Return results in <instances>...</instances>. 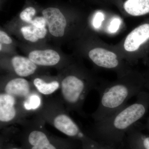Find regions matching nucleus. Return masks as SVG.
I'll use <instances>...</instances> for the list:
<instances>
[{
    "instance_id": "nucleus-1",
    "label": "nucleus",
    "mask_w": 149,
    "mask_h": 149,
    "mask_svg": "<svg viewBox=\"0 0 149 149\" xmlns=\"http://www.w3.org/2000/svg\"><path fill=\"white\" fill-rule=\"evenodd\" d=\"M136 97L133 103L95 121L91 137L118 148L123 146L126 133L145 116L149 109V92L142 91Z\"/></svg>"
},
{
    "instance_id": "nucleus-2",
    "label": "nucleus",
    "mask_w": 149,
    "mask_h": 149,
    "mask_svg": "<svg viewBox=\"0 0 149 149\" xmlns=\"http://www.w3.org/2000/svg\"><path fill=\"white\" fill-rule=\"evenodd\" d=\"M145 84L143 76L132 70L113 82L101 81L96 90L100 95V102L92 118L97 121L113 114L143 91Z\"/></svg>"
},
{
    "instance_id": "nucleus-3",
    "label": "nucleus",
    "mask_w": 149,
    "mask_h": 149,
    "mask_svg": "<svg viewBox=\"0 0 149 149\" xmlns=\"http://www.w3.org/2000/svg\"><path fill=\"white\" fill-rule=\"evenodd\" d=\"M68 111L60 99H43L42 106L34 114L62 133L82 143L93 139L83 132Z\"/></svg>"
},
{
    "instance_id": "nucleus-4",
    "label": "nucleus",
    "mask_w": 149,
    "mask_h": 149,
    "mask_svg": "<svg viewBox=\"0 0 149 149\" xmlns=\"http://www.w3.org/2000/svg\"><path fill=\"white\" fill-rule=\"evenodd\" d=\"M68 74L61 82V100L69 111L84 115L83 107L90 91L97 90L98 80L83 72Z\"/></svg>"
},
{
    "instance_id": "nucleus-5",
    "label": "nucleus",
    "mask_w": 149,
    "mask_h": 149,
    "mask_svg": "<svg viewBox=\"0 0 149 149\" xmlns=\"http://www.w3.org/2000/svg\"><path fill=\"white\" fill-rule=\"evenodd\" d=\"M88 56L96 66L113 70L117 73L118 77H122L131 70L121 56L114 51L102 46L91 49L88 52Z\"/></svg>"
},
{
    "instance_id": "nucleus-6",
    "label": "nucleus",
    "mask_w": 149,
    "mask_h": 149,
    "mask_svg": "<svg viewBox=\"0 0 149 149\" xmlns=\"http://www.w3.org/2000/svg\"><path fill=\"white\" fill-rule=\"evenodd\" d=\"M46 122L35 115L31 120L20 123L27 136L30 149H58L52 142L45 129Z\"/></svg>"
},
{
    "instance_id": "nucleus-7",
    "label": "nucleus",
    "mask_w": 149,
    "mask_h": 149,
    "mask_svg": "<svg viewBox=\"0 0 149 149\" xmlns=\"http://www.w3.org/2000/svg\"><path fill=\"white\" fill-rule=\"evenodd\" d=\"M29 115L24 110L22 104L9 94L0 93V125L5 128L8 125L19 123Z\"/></svg>"
},
{
    "instance_id": "nucleus-8",
    "label": "nucleus",
    "mask_w": 149,
    "mask_h": 149,
    "mask_svg": "<svg viewBox=\"0 0 149 149\" xmlns=\"http://www.w3.org/2000/svg\"><path fill=\"white\" fill-rule=\"evenodd\" d=\"M149 40V23L141 24L134 28L125 37L122 43L123 54L136 56L141 47Z\"/></svg>"
},
{
    "instance_id": "nucleus-9",
    "label": "nucleus",
    "mask_w": 149,
    "mask_h": 149,
    "mask_svg": "<svg viewBox=\"0 0 149 149\" xmlns=\"http://www.w3.org/2000/svg\"><path fill=\"white\" fill-rule=\"evenodd\" d=\"M35 90V88H32L28 80L23 77H18L8 80L1 91L13 96L22 104L24 107V102Z\"/></svg>"
},
{
    "instance_id": "nucleus-10",
    "label": "nucleus",
    "mask_w": 149,
    "mask_h": 149,
    "mask_svg": "<svg viewBox=\"0 0 149 149\" xmlns=\"http://www.w3.org/2000/svg\"><path fill=\"white\" fill-rule=\"evenodd\" d=\"M42 15L51 35L55 37H63L64 35L67 21L60 10L56 8H48L43 10Z\"/></svg>"
},
{
    "instance_id": "nucleus-11",
    "label": "nucleus",
    "mask_w": 149,
    "mask_h": 149,
    "mask_svg": "<svg viewBox=\"0 0 149 149\" xmlns=\"http://www.w3.org/2000/svg\"><path fill=\"white\" fill-rule=\"evenodd\" d=\"M123 145L128 149H149V135L135 125L126 133Z\"/></svg>"
},
{
    "instance_id": "nucleus-12",
    "label": "nucleus",
    "mask_w": 149,
    "mask_h": 149,
    "mask_svg": "<svg viewBox=\"0 0 149 149\" xmlns=\"http://www.w3.org/2000/svg\"><path fill=\"white\" fill-rule=\"evenodd\" d=\"M29 58L37 65L47 67L56 65L61 60L58 53L52 49L32 51Z\"/></svg>"
},
{
    "instance_id": "nucleus-13",
    "label": "nucleus",
    "mask_w": 149,
    "mask_h": 149,
    "mask_svg": "<svg viewBox=\"0 0 149 149\" xmlns=\"http://www.w3.org/2000/svg\"><path fill=\"white\" fill-rule=\"evenodd\" d=\"M11 64L14 71L19 77H29L35 74L37 65L29 58L17 56L11 59Z\"/></svg>"
},
{
    "instance_id": "nucleus-14",
    "label": "nucleus",
    "mask_w": 149,
    "mask_h": 149,
    "mask_svg": "<svg viewBox=\"0 0 149 149\" xmlns=\"http://www.w3.org/2000/svg\"><path fill=\"white\" fill-rule=\"evenodd\" d=\"M123 8L131 16L145 15L149 13V0H126L123 4Z\"/></svg>"
},
{
    "instance_id": "nucleus-15",
    "label": "nucleus",
    "mask_w": 149,
    "mask_h": 149,
    "mask_svg": "<svg viewBox=\"0 0 149 149\" xmlns=\"http://www.w3.org/2000/svg\"><path fill=\"white\" fill-rule=\"evenodd\" d=\"M33 85L37 92L42 95H52L60 88L61 83L56 80L47 82L40 77L34 78Z\"/></svg>"
},
{
    "instance_id": "nucleus-16",
    "label": "nucleus",
    "mask_w": 149,
    "mask_h": 149,
    "mask_svg": "<svg viewBox=\"0 0 149 149\" xmlns=\"http://www.w3.org/2000/svg\"><path fill=\"white\" fill-rule=\"evenodd\" d=\"M21 31L24 39L32 42L45 38L47 32L46 27L38 28L32 25L22 27Z\"/></svg>"
},
{
    "instance_id": "nucleus-17",
    "label": "nucleus",
    "mask_w": 149,
    "mask_h": 149,
    "mask_svg": "<svg viewBox=\"0 0 149 149\" xmlns=\"http://www.w3.org/2000/svg\"><path fill=\"white\" fill-rule=\"evenodd\" d=\"M43 102L42 95L35 90L24 102V110L29 115L34 114L42 106Z\"/></svg>"
},
{
    "instance_id": "nucleus-18",
    "label": "nucleus",
    "mask_w": 149,
    "mask_h": 149,
    "mask_svg": "<svg viewBox=\"0 0 149 149\" xmlns=\"http://www.w3.org/2000/svg\"><path fill=\"white\" fill-rule=\"evenodd\" d=\"M82 144L83 149H118L113 146L104 143L94 139Z\"/></svg>"
},
{
    "instance_id": "nucleus-19",
    "label": "nucleus",
    "mask_w": 149,
    "mask_h": 149,
    "mask_svg": "<svg viewBox=\"0 0 149 149\" xmlns=\"http://www.w3.org/2000/svg\"><path fill=\"white\" fill-rule=\"evenodd\" d=\"M36 14V10L33 7H28L22 10L20 14V18L22 21L31 23L32 17Z\"/></svg>"
},
{
    "instance_id": "nucleus-20",
    "label": "nucleus",
    "mask_w": 149,
    "mask_h": 149,
    "mask_svg": "<svg viewBox=\"0 0 149 149\" xmlns=\"http://www.w3.org/2000/svg\"><path fill=\"white\" fill-rule=\"evenodd\" d=\"M32 25L38 28L45 27L47 22L43 17H35L32 20L31 23Z\"/></svg>"
},
{
    "instance_id": "nucleus-21",
    "label": "nucleus",
    "mask_w": 149,
    "mask_h": 149,
    "mask_svg": "<svg viewBox=\"0 0 149 149\" xmlns=\"http://www.w3.org/2000/svg\"><path fill=\"white\" fill-rule=\"evenodd\" d=\"M0 41L1 43H3L6 45H10L12 44L13 42L11 38L6 33L2 30L0 31Z\"/></svg>"
},
{
    "instance_id": "nucleus-22",
    "label": "nucleus",
    "mask_w": 149,
    "mask_h": 149,
    "mask_svg": "<svg viewBox=\"0 0 149 149\" xmlns=\"http://www.w3.org/2000/svg\"><path fill=\"white\" fill-rule=\"evenodd\" d=\"M146 126L147 129L149 131V117L148 118V120H147Z\"/></svg>"
},
{
    "instance_id": "nucleus-23",
    "label": "nucleus",
    "mask_w": 149,
    "mask_h": 149,
    "mask_svg": "<svg viewBox=\"0 0 149 149\" xmlns=\"http://www.w3.org/2000/svg\"><path fill=\"white\" fill-rule=\"evenodd\" d=\"M119 149H128L127 148H126V147L125 146H124V145H123V146L120 147V148H119Z\"/></svg>"
},
{
    "instance_id": "nucleus-24",
    "label": "nucleus",
    "mask_w": 149,
    "mask_h": 149,
    "mask_svg": "<svg viewBox=\"0 0 149 149\" xmlns=\"http://www.w3.org/2000/svg\"><path fill=\"white\" fill-rule=\"evenodd\" d=\"M0 47H1V48H0V50L1 51L2 50V43H1V45H0Z\"/></svg>"
},
{
    "instance_id": "nucleus-25",
    "label": "nucleus",
    "mask_w": 149,
    "mask_h": 149,
    "mask_svg": "<svg viewBox=\"0 0 149 149\" xmlns=\"http://www.w3.org/2000/svg\"><path fill=\"white\" fill-rule=\"evenodd\" d=\"M20 149L17 148H11V149Z\"/></svg>"
}]
</instances>
